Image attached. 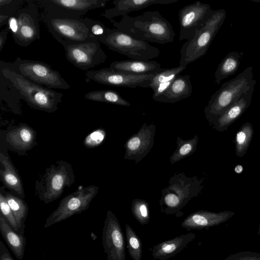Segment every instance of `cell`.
<instances>
[{
	"label": "cell",
	"instance_id": "obj_1",
	"mask_svg": "<svg viewBox=\"0 0 260 260\" xmlns=\"http://www.w3.org/2000/svg\"><path fill=\"white\" fill-rule=\"evenodd\" d=\"M109 21L117 30L138 40L162 45L174 40L171 24L158 11H148L134 17L126 15L119 21Z\"/></svg>",
	"mask_w": 260,
	"mask_h": 260
},
{
	"label": "cell",
	"instance_id": "obj_2",
	"mask_svg": "<svg viewBox=\"0 0 260 260\" xmlns=\"http://www.w3.org/2000/svg\"><path fill=\"white\" fill-rule=\"evenodd\" d=\"M0 73L11 82L19 91L22 100L31 108L47 113L58 109L63 96L61 93L35 83L6 68L0 67Z\"/></svg>",
	"mask_w": 260,
	"mask_h": 260
},
{
	"label": "cell",
	"instance_id": "obj_3",
	"mask_svg": "<svg viewBox=\"0 0 260 260\" xmlns=\"http://www.w3.org/2000/svg\"><path fill=\"white\" fill-rule=\"evenodd\" d=\"M43 20L50 33L64 48L99 40L90 32L93 19L68 17L45 12Z\"/></svg>",
	"mask_w": 260,
	"mask_h": 260
},
{
	"label": "cell",
	"instance_id": "obj_4",
	"mask_svg": "<svg viewBox=\"0 0 260 260\" xmlns=\"http://www.w3.org/2000/svg\"><path fill=\"white\" fill-rule=\"evenodd\" d=\"M75 180L71 164L64 160H58L47 167L36 180V194L45 204L59 198L66 187H70Z\"/></svg>",
	"mask_w": 260,
	"mask_h": 260
},
{
	"label": "cell",
	"instance_id": "obj_5",
	"mask_svg": "<svg viewBox=\"0 0 260 260\" xmlns=\"http://www.w3.org/2000/svg\"><path fill=\"white\" fill-rule=\"evenodd\" d=\"M253 68L249 67L235 78L222 84L212 95L204 109L210 124L221 116L240 96L253 80Z\"/></svg>",
	"mask_w": 260,
	"mask_h": 260
},
{
	"label": "cell",
	"instance_id": "obj_6",
	"mask_svg": "<svg viewBox=\"0 0 260 260\" xmlns=\"http://www.w3.org/2000/svg\"><path fill=\"white\" fill-rule=\"evenodd\" d=\"M202 182L197 177H188L183 173L175 174L170 178L169 185L161 190V212L168 215L179 212L201 192Z\"/></svg>",
	"mask_w": 260,
	"mask_h": 260
},
{
	"label": "cell",
	"instance_id": "obj_7",
	"mask_svg": "<svg viewBox=\"0 0 260 260\" xmlns=\"http://www.w3.org/2000/svg\"><path fill=\"white\" fill-rule=\"evenodd\" d=\"M225 17L226 12L224 9L213 10L202 27L182 46L180 66L186 67L206 53Z\"/></svg>",
	"mask_w": 260,
	"mask_h": 260
},
{
	"label": "cell",
	"instance_id": "obj_8",
	"mask_svg": "<svg viewBox=\"0 0 260 260\" xmlns=\"http://www.w3.org/2000/svg\"><path fill=\"white\" fill-rule=\"evenodd\" d=\"M0 67L9 69L28 80L49 89H68L70 85L57 71L39 60L23 59L19 57L13 62L0 61Z\"/></svg>",
	"mask_w": 260,
	"mask_h": 260
},
{
	"label": "cell",
	"instance_id": "obj_9",
	"mask_svg": "<svg viewBox=\"0 0 260 260\" xmlns=\"http://www.w3.org/2000/svg\"><path fill=\"white\" fill-rule=\"evenodd\" d=\"M98 39L111 50L132 59L148 60L160 54L158 49L148 42L138 40L116 28H108L107 33Z\"/></svg>",
	"mask_w": 260,
	"mask_h": 260
},
{
	"label": "cell",
	"instance_id": "obj_10",
	"mask_svg": "<svg viewBox=\"0 0 260 260\" xmlns=\"http://www.w3.org/2000/svg\"><path fill=\"white\" fill-rule=\"evenodd\" d=\"M99 190L98 186L90 185L81 187L63 198L57 208L46 219L44 228H49L86 210Z\"/></svg>",
	"mask_w": 260,
	"mask_h": 260
},
{
	"label": "cell",
	"instance_id": "obj_11",
	"mask_svg": "<svg viewBox=\"0 0 260 260\" xmlns=\"http://www.w3.org/2000/svg\"><path fill=\"white\" fill-rule=\"evenodd\" d=\"M26 2L27 4L14 14L17 25L12 37L15 43L21 47L28 46L40 38L38 9L34 1Z\"/></svg>",
	"mask_w": 260,
	"mask_h": 260
},
{
	"label": "cell",
	"instance_id": "obj_12",
	"mask_svg": "<svg viewBox=\"0 0 260 260\" xmlns=\"http://www.w3.org/2000/svg\"><path fill=\"white\" fill-rule=\"evenodd\" d=\"M64 49L68 61L82 70H87L103 63L107 57L99 40L80 43Z\"/></svg>",
	"mask_w": 260,
	"mask_h": 260
},
{
	"label": "cell",
	"instance_id": "obj_13",
	"mask_svg": "<svg viewBox=\"0 0 260 260\" xmlns=\"http://www.w3.org/2000/svg\"><path fill=\"white\" fill-rule=\"evenodd\" d=\"M210 5L200 1L189 4L178 13L179 40H189L200 29L213 13Z\"/></svg>",
	"mask_w": 260,
	"mask_h": 260
},
{
	"label": "cell",
	"instance_id": "obj_14",
	"mask_svg": "<svg viewBox=\"0 0 260 260\" xmlns=\"http://www.w3.org/2000/svg\"><path fill=\"white\" fill-rule=\"evenodd\" d=\"M45 12L65 17L82 18L88 11L104 7L108 0H36Z\"/></svg>",
	"mask_w": 260,
	"mask_h": 260
},
{
	"label": "cell",
	"instance_id": "obj_15",
	"mask_svg": "<svg viewBox=\"0 0 260 260\" xmlns=\"http://www.w3.org/2000/svg\"><path fill=\"white\" fill-rule=\"evenodd\" d=\"M102 243L108 260H125V240L120 223L111 211L107 212Z\"/></svg>",
	"mask_w": 260,
	"mask_h": 260
},
{
	"label": "cell",
	"instance_id": "obj_16",
	"mask_svg": "<svg viewBox=\"0 0 260 260\" xmlns=\"http://www.w3.org/2000/svg\"><path fill=\"white\" fill-rule=\"evenodd\" d=\"M87 78L97 83L115 87L147 88L154 75H134L116 72L109 68L90 70L85 73Z\"/></svg>",
	"mask_w": 260,
	"mask_h": 260
},
{
	"label": "cell",
	"instance_id": "obj_17",
	"mask_svg": "<svg viewBox=\"0 0 260 260\" xmlns=\"http://www.w3.org/2000/svg\"><path fill=\"white\" fill-rule=\"evenodd\" d=\"M155 130L154 123H144L140 130L126 141L124 158L134 160L137 164L145 157L153 146Z\"/></svg>",
	"mask_w": 260,
	"mask_h": 260
},
{
	"label": "cell",
	"instance_id": "obj_18",
	"mask_svg": "<svg viewBox=\"0 0 260 260\" xmlns=\"http://www.w3.org/2000/svg\"><path fill=\"white\" fill-rule=\"evenodd\" d=\"M255 83V80L251 81L239 99L212 123L213 128L223 132L241 116L251 103Z\"/></svg>",
	"mask_w": 260,
	"mask_h": 260
},
{
	"label": "cell",
	"instance_id": "obj_19",
	"mask_svg": "<svg viewBox=\"0 0 260 260\" xmlns=\"http://www.w3.org/2000/svg\"><path fill=\"white\" fill-rule=\"evenodd\" d=\"M37 133L25 123L12 126L6 133L5 140L12 150L19 155L24 154L36 145Z\"/></svg>",
	"mask_w": 260,
	"mask_h": 260
},
{
	"label": "cell",
	"instance_id": "obj_20",
	"mask_svg": "<svg viewBox=\"0 0 260 260\" xmlns=\"http://www.w3.org/2000/svg\"><path fill=\"white\" fill-rule=\"evenodd\" d=\"M234 215L231 211L214 212L202 210L189 215L181 225L188 230L207 229L224 223Z\"/></svg>",
	"mask_w": 260,
	"mask_h": 260
},
{
	"label": "cell",
	"instance_id": "obj_21",
	"mask_svg": "<svg viewBox=\"0 0 260 260\" xmlns=\"http://www.w3.org/2000/svg\"><path fill=\"white\" fill-rule=\"evenodd\" d=\"M178 0H115L112 2L114 7L106 10L102 15L109 20L125 16L130 12L145 9L152 5H167Z\"/></svg>",
	"mask_w": 260,
	"mask_h": 260
},
{
	"label": "cell",
	"instance_id": "obj_22",
	"mask_svg": "<svg viewBox=\"0 0 260 260\" xmlns=\"http://www.w3.org/2000/svg\"><path fill=\"white\" fill-rule=\"evenodd\" d=\"M109 68L116 72L134 75H155L162 70L160 64L156 61L132 59L114 61Z\"/></svg>",
	"mask_w": 260,
	"mask_h": 260
},
{
	"label": "cell",
	"instance_id": "obj_23",
	"mask_svg": "<svg viewBox=\"0 0 260 260\" xmlns=\"http://www.w3.org/2000/svg\"><path fill=\"white\" fill-rule=\"evenodd\" d=\"M194 237L190 233L159 243L152 248V256L154 259L167 260L180 252Z\"/></svg>",
	"mask_w": 260,
	"mask_h": 260
},
{
	"label": "cell",
	"instance_id": "obj_24",
	"mask_svg": "<svg viewBox=\"0 0 260 260\" xmlns=\"http://www.w3.org/2000/svg\"><path fill=\"white\" fill-rule=\"evenodd\" d=\"M192 91V86L189 75L176 77L168 89L155 101L174 103L190 96Z\"/></svg>",
	"mask_w": 260,
	"mask_h": 260
},
{
	"label": "cell",
	"instance_id": "obj_25",
	"mask_svg": "<svg viewBox=\"0 0 260 260\" xmlns=\"http://www.w3.org/2000/svg\"><path fill=\"white\" fill-rule=\"evenodd\" d=\"M0 162L3 167L0 170V175L4 186L23 198L25 194L21 179L9 156L1 152Z\"/></svg>",
	"mask_w": 260,
	"mask_h": 260
},
{
	"label": "cell",
	"instance_id": "obj_26",
	"mask_svg": "<svg viewBox=\"0 0 260 260\" xmlns=\"http://www.w3.org/2000/svg\"><path fill=\"white\" fill-rule=\"evenodd\" d=\"M0 232L15 256L19 260H21L24 255L26 243V238L24 235L14 230L1 214H0Z\"/></svg>",
	"mask_w": 260,
	"mask_h": 260
},
{
	"label": "cell",
	"instance_id": "obj_27",
	"mask_svg": "<svg viewBox=\"0 0 260 260\" xmlns=\"http://www.w3.org/2000/svg\"><path fill=\"white\" fill-rule=\"evenodd\" d=\"M186 69V67L179 66L170 69H162L152 78L149 88L153 90L152 99L155 101L163 94L171 85L174 79Z\"/></svg>",
	"mask_w": 260,
	"mask_h": 260
},
{
	"label": "cell",
	"instance_id": "obj_28",
	"mask_svg": "<svg viewBox=\"0 0 260 260\" xmlns=\"http://www.w3.org/2000/svg\"><path fill=\"white\" fill-rule=\"evenodd\" d=\"M243 52H229L221 60L215 72V82L219 84L221 81L237 71Z\"/></svg>",
	"mask_w": 260,
	"mask_h": 260
},
{
	"label": "cell",
	"instance_id": "obj_29",
	"mask_svg": "<svg viewBox=\"0 0 260 260\" xmlns=\"http://www.w3.org/2000/svg\"><path fill=\"white\" fill-rule=\"evenodd\" d=\"M4 194L15 217L18 233L24 235L25 221L28 212V206L23 200L17 196L9 192H5Z\"/></svg>",
	"mask_w": 260,
	"mask_h": 260
},
{
	"label": "cell",
	"instance_id": "obj_30",
	"mask_svg": "<svg viewBox=\"0 0 260 260\" xmlns=\"http://www.w3.org/2000/svg\"><path fill=\"white\" fill-rule=\"evenodd\" d=\"M84 98L88 100L109 103L119 106H129L131 103L123 98L119 93L113 90L104 89L88 92Z\"/></svg>",
	"mask_w": 260,
	"mask_h": 260
},
{
	"label": "cell",
	"instance_id": "obj_31",
	"mask_svg": "<svg viewBox=\"0 0 260 260\" xmlns=\"http://www.w3.org/2000/svg\"><path fill=\"white\" fill-rule=\"evenodd\" d=\"M253 135L252 124L247 122L238 131L234 139L236 154L239 157H243L246 153Z\"/></svg>",
	"mask_w": 260,
	"mask_h": 260
},
{
	"label": "cell",
	"instance_id": "obj_32",
	"mask_svg": "<svg viewBox=\"0 0 260 260\" xmlns=\"http://www.w3.org/2000/svg\"><path fill=\"white\" fill-rule=\"evenodd\" d=\"M198 143V137H194L190 140H184L179 137L177 139V148L170 158L171 164L175 162L189 156L197 149Z\"/></svg>",
	"mask_w": 260,
	"mask_h": 260
},
{
	"label": "cell",
	"instance_id": "obj_33",
	"mask_svg": "<svg viewBox=\"0 0 260 260\" xmlns=\"http://www.w3.org/2000/svg\"><path fill=\"white\" fill-rule=\"evenodd\" d=\"M125 236L127 248L131 257L133 260H141L142 247L141 240L132 228L127 224L125 225Z\"/></svg>",
	"mask_w": 260,
	"mask_h": 260
},
{
	"label": "cell",
	"instance_id": "obj_34",
	"mask_svg": "<svg viewBox=\"0 0 260 260\" xmlns=\"http://www.w3.org/2000/svg\"><path fill=\"white\" fill-rule=\"evenodd\" d=\"M23 0H0V26L8 25V19L14 15Z\"/></svg>",
	"mask_w": 260,
	"mask_h": 260
},
{
	"label": "cell",
	"instance_id": "obj_35",
	"mask_svg": "<svg viewBox=\"0 0 260 260\" xmlns=\"http://www.w3.org/2000/svg\"><path fill=\"white\" fill-rule=\"evenodd\" d=\"M131 211L134 217L140 224L145 225L149 223V204L146 201L135 199L132 204Z\"/></svg>",
	"mask_w": 260,
	"mask_h": 260
},
{
	"label": "cell",
	"instance_id": "obj_36",
	"mask_svg": "<svg viewBox=\"0 0 260 260\" xmlns=\"http://www.w3.org/2000/svg\"><path fill=\"white\" fill-rule=\"evenodd\" d=\"M0 207L1 214L6 219L11 227L18 232V225L15 217L2 190L0 192Z\"/></svg>",
	"mask_w": 260,
	"mask_h": 260
},
{
	"label": "cell",
	"instance_id": "obj_37",
	"mask_svg": "<svg viewBox=\"0 0 260 260\" xmlns=\"http://www.w3.org/2000/svg\"><path fill=\"white\" fill-rule=\"evenodd\" d=\"M103 129H96L89 134L84 140L83 145L87 148H94L101 145L105 138Z\"/></svg>",
	"mask_w": 260,
	"mask_h": 260
},
{
	"label": "cell",
	"instance_id": "obj_38",
	"mask_svg": "<svg viewBox=\"0 0 260 260\" xmlns=\"http://www.w3.org/2000/svg\"><path fill=\"white\" fill-rule=\"evenodd\" d=\"M223 260H260V253L244 251L231 254Z\"/></svg>",
	"mask_w": 260,
	"mask_h": 260
},
{
	"label": "cell",
	"instance_id": "obj_39",
	"mask_svg": "<svg viewBox=\"0 0 260 260\" xmlns=\"http://www.w3.org/2000/svg\"><path fill=\"white\" fill-rule=\"evenodd\" d=\"M108 28L101 22L93 20L90 26V32L93 36L99 38L107 33Z\"/></svg>",
	"mask_w": 260,
	"mask_h": 260
},
{
	"label": "cell",
	"instance_id": "obj_40",
	"mask_svg": "<svg viewBox=\"0 0 260 260\" xmlns=\"http://www.w3.org/2000/svg\"><path fill=\"white\" fill-rule=\"evenodd\" d=\"M0 260H15L2 241H0Z\"/></svg>",
	"mask_w": 260,
	"mask_h": 260
},
{
	"label": "cell",
	"instance_id": "obj_41",
	"mask_svg": "<svg viewBox=\"0 0 260 260\" xmlns=\"http://www.w3.org/2000/svg\"><path fill=\"white\" fill-rule=\"evenodd\" d=\"M9 30V27L7 26L0 32V51H2L5 44Z\"/></svg>",
	"mask_w": 260,
	"mask_h": 260
},
{
	"label": "cell",
	"instance_id": "obj_42",
	"mask_svg": "<svg viewBox=\"0 0 260 260\" xmlns=\"http://www.w3.org/2000/svg\"><path fill=\"white\" fill-rule=\"evenodd\" d=\"M257 234L259 235V236L260 237V223H259V225H258Z\"/></svg>",
	"mask_w": 260,
	"mask_h": 260
},
{
	"label": "cell",
	"instance_id": "obj_43",
	"mask_svg": "<svg viewBox=\"0 0 260 260\" xmlns=\"http://www.w3.org/2000/svg\"><path fill=\"white\" fill-rule=\"evenodd\" d=\"M259 32H260V29H259Z\"/></svg>",
	"mask_w": 260,
	"mask_h": 260
}]
</instances>
